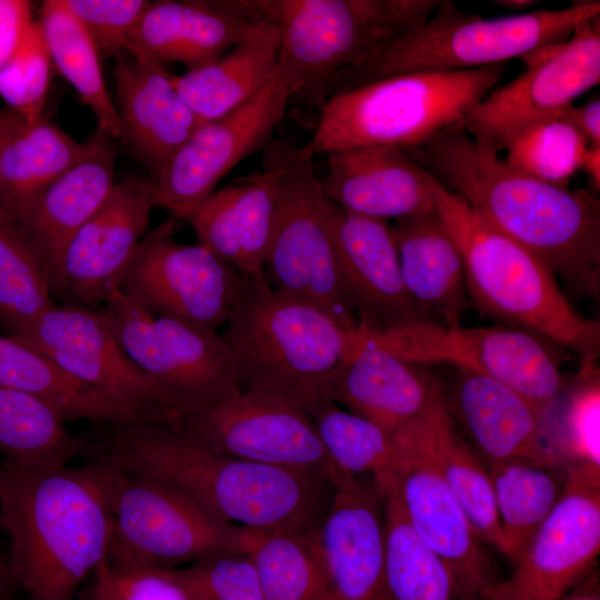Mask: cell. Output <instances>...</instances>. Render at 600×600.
Instances as JSON below:
<instances>
[{
  "mask_svg": "<svg viewBox=\"0 0 600 600\" xmlns=\"http://www.w3.org/2000/svg\"><path fill=\"white\" fill-rule=\"evenodd\" d=\"M447 190L541 260L579 298L600 296V199L511 167L462 121L407 150Z\"/></svg>",
  "mask_w": 600,
  "mask_h": 600,
  "instance_id": "1",
  "label": "cell"
},
{
  "mask_svg": "<svg viewBox=\"0 0 600 600\" xmlns=\"http://www.w3.org/2000/svg\"><path fill=\"white\" fill-rule=\"evenodd\" d=\"M88 443V461L167 482L239 528L318 536L331 501L316 477L210 451L164 424L108 426Z\"/></svg>",
  "mask_w": 600,
  "mask_h": 600,
  "instance_id": "2",
  "label": "cell"
},
{
  "mask_svg": "<svg viewBox=\"0 0 600 600\" xmlns=\"http://www.w3.org/2000/svg\"><path fill=\"white\" fill-rule=\"evenodd\" d=\"M113 476V469L94 461L52 470L0 464L8 566L30 600H73L84 578L107 559Z\"/></svg>",
  "mask_w": 600,
  "mask_h": 600,
  "instance_id": "3",
  "label": "cell"
},
{
  "mask_svg": "<svg viewBox=\"0 0 600 600\" xmlns=\"http://www.w3.org/2000/svg\"><path fill=\"white\" fill-rule=\"evenodd\" d=\"M436 206L460 251L469 301L481 314L569 349L582 362L597 361L599 322L573 308L541 260L438 181Z\"/></svg>",
  "mask_w": 600,
  "mask_h": 600,
  "instance_id": "4",
  "label": "cell"
},
{
  "mask_svg": "<svg viewBox=\"0 0 600 600\" xmlns=\"http://www.w3.org/2000/svg\"><path fill=\"white\" fill-rule=\"evenodd\" d=\"M279 32L287 110L314 126L339 76L373 47L423 23L440 0H253Z\"/></svg>",
  "mask_w": 600,
  "mask_h": 600,
  "instance_id": "5",
  "label": "cell"
},
{
  "mask_svg": "<svg viewBox=\"0 0 600 600\" xmlns=\"http://www.w3.org/2000/svg\"><path fill=\"white\" fill-rule=\"evenodd\" d=\"M353 331L277 292L264 279L243 276L221 337L241 391L278 398L308 413L327 397V382Z\"/></svg>",
  "mask_w": 600,
  "mask_h": 600,
  "instance_id": "6",
  "label": "cell"
},
{
  "mask_svg": "<svg viewBox=\"0 0 600 600\" xmlns=\"http://www.w3.org/2000/svg\"><path fill=\"white\" fill-rule=\"evenodd\" d=\"M598 17V0L492 19L441 0L423 23L377 44L344 70L333 93L391 76L501 64L537 48L566 42L581 24Z\"/></svg>",
  "mask_w": 600,
  "mask_h": 600,
  "instance_id": "7",
  "label": "cell"
},
{
  "mask_svg": "<svg viewBox=\"0 0 600 600\" xmlns=\"http://www.w3.org/2000/svg\"><path fill=\"white\" fill-rule=\"evenodd\" d=\"M506 64L391 76L333 93L309 141L310 158L357 147L420 146L464 119L503 77Z\"/></svg>",
  "mask_w": 600,
  "mask_h": 600,
  "instance_id": "8",
  "label": "cell"
},
{
  "mask_svg": "<svg viewBox=\"0 0 600 600\" xmlns=\"http://www.w3.org/2000/svg\"><path fill=\"white\" fill-rule=\"evenodd\" d=\"M312 160L291 144L263 279L277 292L353 331L359 322L340 276L329 223V198Z\"/></svg>",
  "mask_w": 600,
  "mask_h": 600,
  "instance_id": "9",
  "label": "cell"
},
{
  "mask_svg": "<svg viewBox=\"0 0 600 600\" xmlns=\"http://www.w3.org/2000/svg\"><path fill=\"white\" fill-rule=\"evenodd\" d=\"M111 511L107 560L112 570L171 568L218 553L242 552L239 527L157 479L114 470Z\"/></svg>",
  "mask_w": 600,
  "mask_h": 600,
  "instance_id": "10",
  "label": "cell"
},
{
  "mask_svg": "<svg viewBox=\"0 0 600 600\" xmlns=\"http://www.w3.org/2000/svg\"><path fill=\"white\" fill-rule=\"evenodd\" d=\"M172 429L210 451L310 474L333 490L356 479L331 459L310 416L278 398L239 390L180 412Z\"/></svg>",
  "mask_w": 600,
  "mask_h": 600,
  "instance_id": "11",
  "label": "cell"
},
{
  "mask_svg": "<svg viewBox=\"0 0 600 600\" xmlns=\"http://www.w3.org/2000/svg\"><path fill=\"white\" fill-rule=\"evenodd\" d=\"M359 329L367 339L410 363L451 366L492 378L544 411L564 392L559 360L548 340L521 328L420 322L384 332Z\"/></svg>",
  "mask_w": 600,
  "mask_h": 600,
  "instance_id": "12",
  "label": "cell"
},
{
  "mask_svg": "<svg viewBox=\"0 0 600 600\" xmlns=\"http://www.w3.org/2000/svg\"><path fill=\"white\" fill-rule=\"evenodd\" d=\"M101 311L126 354L171 397L177 418L240 390L218 330L153 316L119 291Z\"/></svg>",
  "mask_w": 600,
  "mask_h": 600,
  "instance_id": "13",
  "label": "cell"
},
{
  "mask_svg": "<svg viewBox=\"0 0 600 600\" xmlns=\"http://www.w3.org/2000/svg\"><path fill=\"white\" fill-rule=\"evenodd\" d=\"M176 222L168 219L144 234L122 273L119 292L153 316L218 330L243 274L200 243L176 241Z\"/></svg>",
  "mask_w": 600,
  "mask_h": 600,
  "instance_id": "14",
  "label": "cell"
},
{
  "mask_svg": "<svg viewBox=\"0 0 600 600\" xmlns=\"http://www.w3.org/2000/svg\"><path fill=\"white\" fill-rule=\"evenodd\" d=\"M9 338L153 422L176 424L171 397L126 354L101 310L54 306Z\"/></svg>",
  "mask_w": 600,
  "mask_h": 600,
  "instance_id": "15",
  "label": "cell"
},
{
  "mask_svg": "<svg viewBox=\"0 0 600 600\" xmlns=\"http://www.w3.org/2000/svg\"><path fill=\"white\" fill-rule=\"evenodd\" d=\"M287 108V89L276 72L249 101L199 124L153 180L156 207L188 221L234 167L269 146Z\"/></svg>",
  "mask_w": 600,
  "mask_h": 600,
  "instance_id": "16",
  "label": "cell"
},
{
  "mask_svg": "<svg viewBox=\"0 0 600 600\" xmlns=\"http://www.w3.org/2000/svg\"><path fill=\"white\" fill-rule=\"evenodd\" d=\"M599 549V467L574 463L513 573L498 581L487 600H560L587 572Z\"/></svg>",
  "mask_w": 600,
  "mask_h": 600,
  "instance_id": "17",
  "label": "cell"
},
{
  "mask_svg": "<svg viewBox=\"0 0 600 600\" xmlns=\"http://www.w3.org/2000/svg\"><path fill=\"white\" fill-rule=\"evenodd\" d=\"M600 81V17L581 24L548 60L494 88L462 120L480 146L500 152L517 129L554 114Z\"/></svg>",
  "mask_w": 600,
  "mask_h": 600,
  "instance_id": "18",
  "label": "cell"
},
{
  "mask_svg": "<svg viewBox=\"0 0 600 600\" xmlns=\"http://www.w3.org/2000/svg\"><path fill=\"white\" fill-rule=\"evenodd\" d=\"M392 436L397 458L390 483L409 524L447 566L460 597L487 600L498 580L460 502L406 430L398 429Z\"/></svg>",
  "mask_w": 600,
  "mask_h": 600,
  "instance_id": "19",
  "label": "cell"
},
{
  "mask_svg": "<svg viewBox=\"0 0 600 600\" xmlns=\"http://www.w3.org/2000/svg\"><path fill=\"white\" fill-rule=\"evenodd\" d=\"M329 223L340 276L359 327L384 332L433 322L407 291L391 226L329 199Z\"/></svg>",
  "mask_w": 600,
  "mask_h": 600,
  "instance_id": "20",
  "label": "cell"
},
{
  "mask_svg": "<svg viewBox=\"0 0 600 600\" xmlns=\"http://www.w3.org/2000/svg\"><path fill=\"white\" fill-rule=\"evenodd\" d=\"M437 378L444 404L457 426L490 464L530 460L563 466L548 412L504 383L453 368Z\"/></svg>",
  "mask_w": 600,
  "mask_h": 600,
  "instance_id": "21",
  "label": "cell"
},
{
  "mask_svg": "<svg viewBox=\"0 0 600 600\" xmlns=\"http://www.w3.org/2000/svg\"><path fill=\"white\" fill-rule=\"evenodd\" d=\"M290 147L271 141L262 169L214 190L188 219L199 243L246 277L263 279Z\"/></svg>",
  "mask_w": 600,
  "mask_h": 600,
  "instance_id": "22",
  "label": "cell"
},
{
  "mask_svg": "<svg viewBox=\"0 0 600 600\" xmlns=\"http://www.w3.org/2000/svg\"><path fill=\"white\" fill-rule=\"evenodd\" d=\"M154 204V181L130 178L111 193L70 241L62 263L67 304L106 303L144 237Z\"/></svg>",
  "mask_w": 600,
  "mask_h": 600,
  "instance_id": "23",
  "label": "cell"
},
{
  "mask_svg": "<svg viewBox=\"0 0 600 600\" xmlns=\"http://www.w3.org/2000/svg\"><path fill=\"white\" fill-rule=\"evenodd\" d=\"M273 28L253 0H157L150 1L124 51L192 70Z\"/></svg>",
  "mask_w": 600,
  "mask_h": 600,
  "instance_id": "24",
  "label": "cell"
},
{
  "mask_svg": "<svg viewBox=\"0 0 600 600\" xmlns=\"http://www.w3.org/2000/svg\"><path fill=\"white\" fill-rule=\"evenodd\" d=\"M84 143L82 158L12 219L39 258L52 298L61 297L62 263L70 241L116 184V139L97 126Z\"/></svg>",
  "mask_w": 600,
  "mask_h": 600,
  "instance_id": "25",
  "label": "cell"
},
{
  "mask_svg": "<svg viewBox=\"0 0 600 600\" xmlns=\"http://www.w3.org/2000/svg\"><path fill=\"white\" fill-rule=\"evenodd\" d=\"M439 393L437 377L367 339L356 329L326 394L391 434L424 413Z\"/></svg>",
  "mask_w": 600,
  "mask_h": 600,
  "instance_id": "26",
  "label": "cell"
},
{
  "mask_svg": "<svg viewBox=\"0 0 600 600\" xmlns=\"http://www.w3.org/2000/svg\"><path fill=\"white\" fill-rule=\"evenodd\" d=\"M327 156L320 182L341 208L386 221L437 209V180L406 149L357 147Z\"/></svg>",
  "mask_w": 600,
  "mask_h": 600,
  "instance_id": "27",
  "label": "cell"
},
{
  "mask_svg": "<svg viewBox=\"0 0 600 600\" xmlns=\"http://www.w3.org/2000/svg\"><path fill=\"white\" fill-rule=\"evenodd\" d=\"M379 499L357 479L334 489L318 533L328 600H389Z\"/></svg>",
  "mask_w": 600,
  "mask_h": 600,
  "instance_id": "28",
  "label": "cell"
},
{
  "mask_svg": "<svg viewBox=\"0 0 600 600\" xmlns=\"http://www.w3.org/2000/svg\"><path fill=\"white\" fill-rule=\"evenodd\" d=\"M120 139L154 180L199 122L177 91L166 64L127 52L116 58Z\"/></svg>",
  "mask_w": 600,
  "mask_h": 600,
  "instance_id": "29",
  "label": "cell"
},
{
  "mask_svg": "<svg viewBox=\"0 0 600 600\" xmlns=\"http://www.w3.org/2000/svg\"><path fill=\"white\" fill-rule=\"evenodd\" d=\"M390 226L409 294L432 318L440 317L442 324L460 326L469 301L464 268L438 210L401 218Z\"/></svg>",
  "mask_w": 600,
  "mask_h": 600,
  "instance_id": "30",
  "label": "cell"
},
{
  "mask_svg": "<svg viewBox=\"0 0 600 600\" xmlns=\"http://www.w3.org/2000/svg\"><path fill=\"white\" fill-rule=\"evenodd\" d=\"M406 430L434 463L460 502L478 538L506 556L488 470L462 438L439 393L423 414Z\"/></svg>",
  "mask_w": 600,
  "mask_h": 600,
  "instance_id": "31",
  "label": "cell"
},
{
  "mask_svg": "<svg viewBox=\"0 0 600 600\" xmlns=\"http://www.w3.org/2000/svg\"><path fill=\"white\" fill-rule=\"evenodd\" d=\"M0 387L30 393L68 420H90L109 427L153 423L102 391L73 378L49 358L0 336Z\"/></svg>",
  "mask_w": 600,
  "mask_h": 600,
  "instance_id": "32",
  "label": "cell"
},
{
  "mask_svg": "<svg viewBox=\"0 0 600 600\" xmlns=\"http://www.w3.org/2000/svg\"><path fill=\"white\" fill-rule=\"evenodd\" d=\"M279 32L239 43L214 61L172 76V82L199 124L219 119L262 90L277 72Z\"/></svg>",
  "mask_w": 600,
  "mask_h": 600,
  "instance_id": "33",
  "label": "cell"
},
{
  "mask_svg": "<svg viewBox=\"0 0 600 600\" xmlns=\"http://www.w3.org/2000/svg\"><path fill=\"white\" fill-rule=\"evenodd\" d=\"M88 439L72 434L62 416L43 400L0 387V453L4 463L52 470L84 457Z\"/></svg>",
  "mask_w": 600,
  "mask_h": 600,
  "instance_id": "34",
  "label": "cell"
},
{
  "mask_svg": "<svg viewBox=\"0 0 600 600\" xmlns=\"http://www.w3.org/2000/svg\"><path fill=\"white\" fill-rule=\"evenodd\" d=\"M564 466L513 460L489 466L506 557L518 561L558 502L566 484Z\"/></svg>",
  "mask_w": 600,
  "mask_h": 600,
  "instance_id": "35",
  "label": "cell"
},
{
  "mask_svg": "<svg viewBox=\"0 0 600 600\" xmlns=\"http://www.w3.org/2000/svg\"><path fill=\"white\" fill-rule=\"evenodd\" d=\"M86 151L59 127L42 118L8 144L0 164V211L16 219Z\"/></svg>",
  "mask_w": 600,
  "mask_h": 600,
  "instance_id": "36",
  "label": "cell"
},
{
  "mask_svg": "<svg viewBox=\"0 0 600 600\" xmlns=\"http://www.w3.org/2000/svg\"><path fill=\"white\" fill-rule=\"evenodd\" d=\"M239 533L263 600H322L327 596L318 536L251 528H239Z\"/></svg>",
  "mask_w": 600,
  "mask_h": 600,
  "instance_id": "37",
  "label": "cell"
},
{
  "mask_svg": "<svg viewBox=\"0 0 600 600\" xmlns=\"http://www.w3.org/2000/svg\"><path fill=\"white\" fill-rule=\"evenodd\" d=\"M383 500L384 576L389 600H454L458 586L443 561L409 524L392 483Z\"/></svg>",
  "mask_w": 600,
  "mask_h": 600,
  "instance_id": "38",
  "label": "cell"
},
{
  "mask_svg": "<svg viewBox=\"0 0 600 600\" xmlns=\"http://www.w3.org/2000/svg\"><path fill=\"white\" fill-rule=\"evenodd\" d=\"M52 63L88 106L97 126L113 139H120L116 106L107 89L98 49L63 0L43 1L39 19Z\"/></svg>",
  "mask_w": 600,
  "mask_h": 600,
  "instance_id": "39",
  "label": "cell"
},
{
  "mask_svg": "<svg viewBox=\"0 0 600 600\" xmlns=\"http://www.w3.org/2000/svg\"><path fill=\"white\" fill-rule=\"evenodd\" d=\"M318 436L346 473L371 474L378 494L391 482L397 458L393 436L380 426L342 409L328 397L309 410Z\"/></svg>",
  "mask_w": 600,
  "mask_h": 600,
  "instance_id": "40",
  "label": "cell"
},
{
  "mask_svg": "<svg viewBox=\"0 0 600 600\" xmlns=\"http://www.w3.org/2000/svg\"><path fill=\"white\" fill-rule=\"evenodd\" d=\"M49 282L34 250L0 211V326L11 337L53 308Z\"/></svg>",
  "mask_w": 600,
  "mask_h": 600,
  "instance_id": "41",
  "label": "cell"
},
{
  "mask_svg": "<svg viewBox=\"0 0 600 600\" xmlns=\"http://www.w3.org/2000/svg\"><path fill=\"white\" fill-rule=\"evenodd\" d=\"M588 142L561 116L554 114L530 122L501 143L504 160L514 169L544 182L567 187L580 171Z\"/></svg>",
  "mask_w": 600,
  "mask_h": 600,
  "instance_id": "42",
  "label": "cell"
},
{
  "mask_svg": "<svg viewBox=\"0 0 600 600\" xmlns=\"http://www.w3.org/2000/svg\"><path fill=\"white\" fill-rule=\"evenodd\" d=\"M596 363L582 362L573 389L563 401L559 398L561 412L554 404L548 416L562 457L599 467L600 380Z\"/></svg>",
  "mask_w": 600,
  "mask_h": 600,
  "instance_id": "43",
  "label": "cell"
},
{
  "mask_svg": "<svg viewBox=\"0 0 600 600\" xmlns=\"http://www.w3.org/2000/svg\"><path fill=\"white\" fill-rule=\"evenodd\" d=\"M52 60L42 26L34 20L27 37L0 70V98L29 123L43 118Z\"/></svg>",
  "mask_w": 600,
  "mask_h": 600,
  "instance_id": "44",
  "label": "cell"
},
{
  "mask_svg": "<svg viewBox=\"0 0 600 600\" xmlns=\"http://www.w3.org/2000/svg\"><path fill=\"white\" fill-rule=\"evenodd\" d=\"M182 571L201 600H263L256 569L244 552L210 556Z\"/></svg>",
  "mask_w": 600,
  "mask_h": 600,
  "instance_id": "45",
  "label": "cell"
},
{
  "mask_svg": "<svg viewBox=\"0 0 600 600\" xmlns=\"http://www.w3.org/2000/svg\"><path fill=\"white\" fill-rule=\"evenodd\" d=\"M94 42L99 54L118 58L150 1L63 0Z\"/></svg>",
  "mask_w": 600,
  "mask_h": 600,
  "instance_id": "46",
  "label": "cell"
},
{
  "mask_svg": "<svg viewBox=\"0 0 600 600\" xmlns=\"http://www.w3.org/2000/svg\"><path fill=\"white\" fill-rule=\"evenodd\" d=\"M104 570L118 600H201L182 569L143 566L112 570L107 560Z\"/></svg>",
  "mask_w": 600,
  "mask_h": 600,
  "instance_id": "47",
  "label": "cell"
},
{
  "mask_svg": "<svg viewBox=\"0 0 600 600\" xmlns=\"http://www.w3.org/2000/svg\"><path fill=\"white\" fill-rule=\"evenodd\" d=\"M33 21L30 1L0 0V70L21 46Z\"/></svg>",
  "mask_w": 600,
  "mask_h": 600,
  "instance_id": "48",
  "label": "cell"
},
{
  "mask_svg": "<svg viewBox=\"0 0 600 600\" xmlns=\"http://www.w3.org/2000/svg\"><path fill=\"white\" fill-rule=\"evenodd\" d=\"M587 140L589 146L600 147V100L594 98L581 106L573 103L559 113Z\"/></svg>",
  "mask_w": 600,
  "mask_h": 600,
  "instance_id": "49",
  "label": "cell"
},
{
  "mask_svg": "<svg viewBox=\"0 0 600 600\" xmlns=\"http://www.w3.org/2000/svg\"><path fill=\"white\" fill-rule=\"evenodd\" d=\"M29 122L17 111L3 107L0 109V164L8 144Z\"/></svg>",
  "mask_w": 600,
  "mask_h": 600,
  "instance_id": "50",
  "label": "cell"
},
{
  "mask_svg": "<svg viewBox=\"0 0 600 600\" xmlns=\"http://www.w3.org/2000/svg\"><path fill=\"white\" fill-rule=\"evenodd\" d=\"M580 171H583L589 180V188L600 190V147L588 146L582 157Z\"/></svg>",
  "mask_w": 600,
  "mask_h": 600,
  "instance_id": "51",
  "label": "cell"
},
{
  "mask_svg": "<svg viewBox=\"0 0 600 600\" xmlns=\"http://www.w3.org/2000/svg\"><path fill=\"white\" fill-rule=\"evenodd\" d=\"M106 560L100 562L93 571L94 582L86 593L87 600H118L113 596L106 577Z\"/></svg>",
  "mask_w": 600,
  "mask_h": 600,
  "instance_id": "52",
  "label": "cell"
},
{
  "mask_svg": "<svg viewBox=\"0 0 600 600\" xmlns=\"http://www.w3.org/2000/svg\"><path fill=\"white\" fill-rule=\"evenodd\" d=\"M494 3L501 8L509 9L511 11H522L532 8L538 1L532 0H498Z\"/></svg>",
  "mask_w": 600,
  "mask_h": 600,
  "instance_id": "53",
  "label": "cell"
},
{
  "mask_svg": "<svg viewBox=\"0 0 600 600\" xmlns=\"http://www.w3.org/2000/svg\"><path fill=\"white\" fill-rule=\"evenodd\" d=\"M13 581L8 563L0 554V596L3 594L9 583Z\"/></svg>",
  "mask_w": 600,
  "mask_h": 600,
  "instance_id": "54",
  "label": "cell"
},
{
  "mask_svg": "<svg viewBox=\"0 0 600 600\" xmlns=\"http://www.w3.org/2000/svg\"><path fill=\"white\" fill-rule=\"evenodd\" d=\"M570 600H597V599L589 598V597H580V598H573V599H570Z\"/></svg>",
  "mask_w": 600,
  "mask_h": 600,
  "instance_id": "55",
  "label": "cell"
},
{
  "mask_svg": "<svg viewBox=\"0 0 600 600\" xmlns=\"http://www.w3.org/2000/svg\"><path fill=\"white\" fill-rule=\"evenodd\" d=\"M454 600H479V599L468 598V597H458Z\"/></svg>",
  "mask_w": 600,
  "mask_h": 600,
  "instance_id": "56",
  "label": "cell"
},
{
  "mask_svg": "<svg viewBox=\"0 0 600 600\" xmlns=\"http://www.w3.org/2000/svg\"><path fill=\"white\" fill-rule=\"evenodd\" d=\"M322 600H328V599H327V596H326Z\"/></svg>",
  "mask_w": 600,
  "mask_h": 600,
  "instance_id": "57",
  "label": "cell"
},
{
  "mask_svg": "<svg viewBox=\"0 0 600 600\" xmlns=\"http://www.w3.org/2000/svg\"><path fill=\"white\" fill-rule=\"evenodd\" d=\"M1 597V596H0Z\"/></svg>",
  "mask_w": 600,
  "mask_h": 600,
  "instance_id": "58",
  "label": "cell"
}]
</instances>
